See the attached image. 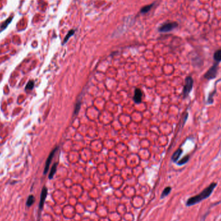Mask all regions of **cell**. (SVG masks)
Listing matches in <instances>:
<instances>
[{
    "label": "cell",
    "instance_id": "cell-9",
    "mask_svg": "<svg viewBox=\"0 0 221 221\" xmlns=\"http://www.w3.org/2000/svg\"><path fill=\"white\" fill-rule=\"evenodd\" d=\"M214 60L217 63H220L221 62V49L216 50L213 54Z\"/></svg>",
    "mask_w": 221,
    "mask_h": 221
},
{
    "label": "cell",
    "instance_id": "cell-11",
    "mask_svg": "<svg viewBox=\"0 0 221 221\" xmlns=\"http://www.w3.org/2000/svg\"><path fill=\"white\" fill-rule=\"evenodd\" d=\"M57 166H58V163H55L52 167L51 170L50 171V173L49 175V179H52V178L54 177V175H55L56 172V169H57Z\"/></svg>",
    "mask_w": 221,
    "mask_h": 221
},
{
    "label": "cell",
    "instance_id": "cell-14",
    "mask_svg": "<svg viewBox=\"0 0 221 221\" xmlns=\"http://www.w3.org/2000/svg\"><path fill=\"white\" fill-rule=\"evenodd\" d=\"M189 160H190V156L189 155L185 156V157H183L180 160L178 161L177 164H178V165H179V166H182V165L187 163V162L189 161Z\"/></svg>",
    "mask_w": 221,
    "mask_h": 221
},
{
    "label": "cell",
    "instance_id": "cell-8",
    "mask_svg": "<svg viewBox=\"0 0 221 221\" xmlns=\"http://www.w3.org/2000/svg\"><path fill=\"white\" fill-rule=\"evenodd\" d=\"M182 149H180V148L178 149V150H177V151H175V153H174L173 155V156H172V158H171L172 160L174 162H176L178 160V158H180V155H182Z\"/></svg>",
    "mask_w": 221,
    "mask_h": 221
},
{
    "label": "cell",
    "instance_id": "cell-7",
    "mask_svg": "<svg viewBox=\"0 0 221 221\" xmlns=\"http://www.w3.org/2000/svg\"><path fill=\"white\" fill-rule=\"evenodd\" d=\"M142 93L139 89H136L135 91H134V102L136 103H139L142 102Z\"/></svg>",
    "mask_w": 221,
    "mask_h": 221
},
{
    "label": "cell",
    "instance_id": "cell-2",
    "mask_svg": "<svg viewBox=\"0 0 221 221\" xmlns=\"http://www.w3.org/2000/svg\"><path fill=\"white\" fill-rule=\"evenodd\" d=\"M218 70H219V63L216 62L207 70V71L204 75V77L208 80L215 79L217 76Z\"/></svg>",
    "mask_w": 221,
    "mask_h": 221
},
{
    "label": "cell",
    "instance_id": "cell-17",
    "mask_svg": "<svg viewBox=\"0 0 221 221\" xmlns=\"http://www.w3.org/2000/svg\"><path fill=\"white\" fill-rule=\"evenodd\" d=\"M215 93V90H214L212 93H210V95L208 96V98H207V104H211V103H213V96Z\"/></svg>",
    "mask_w": 221,
    "mask_h": 221
},
{
    "label": "cell",
    "instance_id": "cell-16",
    "mask_svg": "<svg viewBox=\"0 0 221 221\" xmlns=\"http://www.w3.org/2000/svg\"><path fill=\"white\" fill-rule=\"evenodd\" d=\"M74 32H75V31H74V30H70V31H69V32L67 33V34L66 36L65 37V38H64V40H63V44H65V43H66L68 40H69V38H70V37H71L72 36H73V34H74Z\"/></svg>",
    "mask_w": 221,
    "mask_h": 221
},
{
    "label": "cell",
    "instance_id": "cell-4",
    "mask_svg": "<svg viewBox=\"0 0 221 221\" xmlns=\"http://www.w3.org/2000/svg\"><path fill=\"white\" fill-rule=\"evenodd\" d=\"M178 24L177 22H169L166 23L162 25L159 28L158 30L161 32H170L175 29L178 27Z\"/></svg>",
    "mask_w": 221,
    "mask_h": 221
},
{
    "label": "cell",
    "instance_id": "cell-15",
    "mask_svg": "<svg viewBox=\"0 0 221 221\" xmlns=\"http://www.w3.org/2000/svg\"><path fill=\"white\" fill-rule=\"evenodd\" d=\"M153 4H151V5H147V6H144L143 8L141 9V10H140L141 13H142V14H145V13L148 12L151 10V8L153 7Z\"/></svg>",
    "mask_w": 221,
    "mask_h": 221
},
{
    "label": "cell",
    "instance_id": "cell-1",
    "mask_svg": "<svg viewBox=\"0 0 221 221\" xmlns=\"http://www.w3.org/2000/svg\"><path fill=\"white\" fill-rule=\"evenodd\" d=\"M217 186V183H216V182L211 183L207 187L204 189L200 193L189 198L187 200V201H186V206H192L193 205L197 204L202 202L204 200L207 199L211 195V193H212Z\"/></svg>",
    "mask_w": 221,
    "mask_h": 221
},
{
    "label": "cell",
    "instance_id": "cell-18",
    "mask_svg": "<svg viewBox=\"0 0 221 221\" xmlns=\"http://www.w3.org/2000/svg\"><path fill=\"white\" fill-rule=\"evenodd\" d=\"M34 83L33 81H29L25 87V90H32L34 87Z\"/></svg>",
    "mask_w": 221,
    "mask_h": 221
},
{
    "label": "cell",
    "instance_id": "cell-5",
    "mask_svg": "<svg viewBox=\"0 0 221 221\" xmlns=\"http://www.w3.org/2000/svg\"><path fill=\"white\" fill-rule=\"evenodd\" d=\"M48 193V191H47V188L45 186L42 188V193H41V195H40V204H39V208L40 210H42V209H43V206H44V203H45V199H46L47 198V195Z\"/></svg>",
    "mask_w": 221,
    "mask_h": 221
},
{
    "label": "cell",
    "instance_id": "cell-20",
    "mask_svg": "<svg viewBox=\"0 0 221 221\" xmlns=\"http://www.w3.org/2000/svg\"><path fill=\"white\" fill-rule=\"evenodd\" d=\"M191 1H193V0H191Z\"/></svg>",
    "mask_w": 221,
    "mask_h": 221
},
{
    "label": "cell",
    "instance_id": "cell-19",
    "mask_svg": "<svg viewBox=\"0 0 221 221\" xmlns=\"http://www.w3.org/2000/svg\"><path fill=\"white\" fill-rule=\"evenodd\" d=\"M80 102H78V103L76 104V106L75 107V109H74V113H75V114H77L78 113V112H79L80 109Z\"/></svg>",
    "mask_w": 221,
    "mask_h": 221
},
{
    "label": "cell",
    "instance_id": "cell-10",
    "mask_svg": "<svg viewBox=\"0 0 221 221\" xmlns=\"http://www.w3.org/2000/svg\"><path fill=\"white\" fill-rule=\"evenodd\" d=\"M12 19H13V16H11L10 17V18H8V19L6 20H5L4 22H3L2 23H1V25H0V30H3V29H5V28L9 25V24L12 22Z\"/></svg>",
    "mask_w": 221,
    "mask_h": 221
},
{
    "label": "cell",
    "instance_id": "cell-3",
    "mask_svg": "<svg viewBox=\"0 0 221 221\" xmlns=\"http://www.w3.org/2000/svg\"><path fill=\"white\" fill-rule=\"evenodd\" d=\"M193 87V80L192 77L190 76H187L185 79V85L183 89L184 98H185L188 96L192 90Z\"/></svg>",
    "mask_w": 221,
    "mask_h": 221
},
{
    "label": "cell",
    "instance_id": "cell-6",
    "mask_svg": "<svg viewBox=\"0 0 221 221\" xmlns=\"http://www.w3.org/2000/svg\"><path fill=\"white\" fill-rule=\"evenodd\" d=\"M57 150H58V148H55L54 150H53V151H52L51 153H50V155H49V157L47 158V159L46 160V163H45V168H44V171H43V174L45 175V174H47V173L48 172V171H49V166H50V163H51V161L52 160H53V158L54 157V154H55L56 151H57Z\"/></svg>",
    "mask_w": 221,
    "mask_h": 221
},
{
    "label": "cell",
    "instance_id": "cell-13",
    "mask_svg": "<svg viewBox=\"0 0 221 221\" xmlns=\"http://www.w3.org/2000/svg\"><path fill=\"white\" fill-rule=\"evenodd\" d=\"M171 191V187H170V186H168V187H166V188L164 190V191H162V195H161V199H163V198L166 197V196H167V195H168L170 193Z\"/></svg>",
    "mask_w": 221,
    "mask_h": 221
},
{
    "label": "cell",
    "instance_id": "cell-12",
    "mask_svg": "<svg viewBox=\"0 0 221 221\" xmlns=\"http://www.w3.org/2000/svg\"><path fill=\"white\" fill-rule=\"evenodd\" d=\"M34 202H35V197H34V195H29L26 202L27 206V207H30V206L34 203Z\"/></svg>",
    "mask_w": 221,
    "mask_h": 221
}]
</instances>
